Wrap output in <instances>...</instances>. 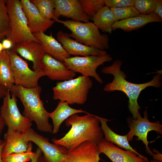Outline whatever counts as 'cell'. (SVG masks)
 Masks as SVG:
<instances>
[{"label": "cell", "instance_id": "6da1fadb", "mask_svg": "<svg viewBox=\"0 0 162 162\" xmlns=\"http://www.w3.org/2000/svg\"><path fill=\"white\" fill-rule=\"evenodd\" d=\"M65 124L71 127L62 138L53 139L54 144L62 146L69 152L86 141H92L97 145L104 138L97 116L89 113L83 116L74 114L65 120Z\"/></svg>", "mask_w": 162, "mask_h": 162}, {"label": "cell", "instance_id": "7a4b0ae2", "mask_svg": "<svg viewBox=\"0 0 162 162\" xmlns=\"http://www.w3.org/2000/svg\"><path fill=\"white\" fill-rule=\"evenodd\" d=\"M122 64V61L117 60L111 65L103 68L101 70L102 73L111 74L114 77L112 82L106 84L103 90L108 92L119 91L124 93L129 99V110L133 115L132 117L136 119L137 113L140 109L137 102L140 93L148 87H160L162 84L161 82L162 71H158L152 80L149 82L143 83L136 84L129 82L126 80V75L121 70Z\"/></svg>", "mask_w": 162, "mask_h": 162}, {"label": "cell", "instance_id": "3957f363", "mask_svg": "<svg viewBox=\"0 0 162 162\" xmlns=\"http://www.w3.org/2000/svg\"><path fill=\"white\" fill-rule=\"evenodd\" d=\"M41 90L39 85L28 88L14 84L10 92L11 94L18 98L22 103L23 116L31 122H34L39 131L52 133L53 128L49 121V112L45 109L40 98Z\"/></svg>", "mask_w": 162, "mask_h": 162}, {"label": "cell", "instance_id": "277c9868", "mask_svg": "<svg viewBox=\"0 0 162 162\" xmlns=\"http://www.w3.org/2000/svg\"><path fill=\"white\" fill-rule=\"evenodd\" d=\"M55 21L68 28L71 32L68 34L69 36L77 41L101 50L109 48V36L106 34H101L98 28L93 22L68 20L58 19Z\"/></svg>", "mask_w": 162, "mask_h": 162}, {"label": "cell", "instance_id": "5b68a950", "mask_svg": "<svg viewBox=\"0 0 162 162\" xmlns=\"http://www.w3.org/2000/svg\"><path fill=\"white\" fill-rule=\"evenodd\" d=\"M93 82L89 77L80 76L75 78L57 82L52 88L53 99L69 104L83 105L86 101Z\"/></svg>", "mask_w": 162, "mask_h": 162}, {"label": "cell", "instance_id": "8992f818", "mask_svg": "<svg viewBox=\"0 0 162 162\" xmlns=\"http://www.w3.org/2000/svg\"><path fill=\"white\" fill-rule=\"evenodd\" d=\"M5 2L10 20V30L6 38L13 45L27 40L40 43L28 27L20 0H5Z\"/></svg>", "mask_w": 162, "mask_h": 162}, {"label": "cell", "instance_id": "52a82bcc", "mask_svg": "<svg viewBox=\"0 0 162 162\" xmlns=\"http://www.w3.org/2000/svg\"><path fill=\"white\" fill-rule=\"evenodd\" d=\"M111 56L108 54L101 56L90 55L85 56H75L64 60V63L69 70L82 76L94 78L99 83L103 81L96 71L97 68L105 62L112 61Z\"/></svg>", "mask_w": 162, "mask_h": 162}, {"label": "cell", "instance_id": "ba28073f", "mask_svg": "<svg viewBox=\"0 0 162 162\" xmlns=\"http://www.w3.org/2000/svg\"><path fill=\"white\" fill-rule=\"evenodd\" d=\"M16 97L8 91L4 98L0 108V116L8 128L26 133L31 128L32 122L20 112L17 104Z\"/></svg>", "mask_w": 162, "mask_h": 162}, {"label": "cell", "instance_id": "9c48e42d", "mask_svg": "<svg viewBox=\"0 0 162 162\" xmlns=\"http://www.w3.org/2000/svg\"><path fill=\"white\" fill-rule=\"evenodd\" d=\"M9 55L14 84L28 88L38 86L39 79L45 76L43 71L31 70L27 62L11 50H9Z\"/></svg>", "mask_w": 162, "mask_h": 162}, {"label": "cell", "instance_id": "30bf717a", "mask_svg": "<svg viewBox=\"0 0 162 162\" xmlns=\"http://www.w3.org/2000/svg\"><path fill=\"white\" fill-rule=\"evenodd\" d=\"M148 113L146 110L144 111V117H142L139 111L136 118H134L129 117L127 121L130 130L126 135L128 142L131 141L134 136L137 137V140H141L146 146V151L152 157L154 153L150 149L147 140L148 133L152 130L162 134V125L158 122H151L148 118Z\"/></svg>", "mask_w": 162, "mask_h": 162}, {"label": "cell", "instance_id": "8fae6325", "mask_svg": "<svg viewBox=\"0 0 162 162\" xmlns=\"http://www.w3.org/2000/svg\"><path fill=\"white\" fill-rule=\"evenodd\" d=\"M30 142L37 145L43 154L46 162H62L69 151L64 146L49 142V139L36 133L31 128L26 132Z\"/></svg>", "mask_w": 162, "mask_h": 162}, {"label": "cell", "instance_id": "7c38bea8", "mask_svg": "<svg viewBox=\"0 0 162 162\" xmlns=\"http://www.w3.org/2000/svg\"><path fill=\"white\" fill-rule=\"evenodd\" d=\"M55 9L53 20L61 16L71 20L84 22H89L90 18L84 12L79 0H54Z\"/></svg>", "mask_w": 162, "mask_h": 162}, {"label": "cell", "instance_id": "4fadbf2b", "mask_svg": "<svg viewBox=\"0 0 162 162\" xmlns=\"http://www.w3.org/2000/svg\"><path fill=\"white\" fill-rule=\"evenodd\" d=\"M42 70L45 76L53 80L64 81L73 79L76 75L69 70L64 62L45 53L42 58Z\"/></svg>", "mask_w": 162, "mask_h": 162}, {"label": "cell", "instance_id": "5bb4252c", "mask_svg": "<svg viewBox=\"0 0 162 162\" xmlns=\"http://www.w3.org/2000/svg\"><path fill=\"white\" fill-rule=\"evenodd\" d=\"M11 50L33 64V70L42 71L41 62L45 53L41 45L34 41L27 40L13 45Z\"/></svg>", "mask_w": 162, "mask_h": 162}, {"label": "cell", "instance_id": "9a60e30c", "mask_svg": "<svg viewBox=\"0 0 162 162\" xmlns=\"http://www.w3.org/2000/svg\"><path fill=\"white\" fill-rule=\"evenodd\" d=\"M22 9L26 18L28 27L32 33H44L56 22L45 18L29 0H21Z\"/></svg>", "mask_w": 162, "mask_h": 162}, {"label": "cell", "instance_id": "2e32d148", "mask_svg": "<svg viewBox=\"0 0 162 162\" xmlns=\"http://www.w3.org/2000/svg\"><path fill=\"white\" fill-rule=\"evenodd\" d=\"M56 38L70 56H81L90 55L101 56L108 54L105 50H101L88 46L77 41L70 38L68 34L62 31H59L58 32Z\"/></svg>", "mask_w": 162, "mask_h": 162}, {"label": "cell", "instance_id": "e0dca14e", "mask_svg": "<svg viewBox=\"0 0 162 162\" xmlns=\"http://www.w3.org/2000/svg\"><path fill=\"white\" fill-rule=\"evenodd\" d=\"M101 153L106 155L112 162H149L130 150L125 151L103 139L97 145Z\"/></svg>", "mask_w": 162, "mask_h": 162}, {"label": "cell", "instance_id": "ac0fdd59", "mask_svg": "<svg viewBox=\"0 0 162 162\" xmlns=\"http://www.w3.org/2000/svg\"><path fill=\"white\" fill-rule=\"evenodd\" d=\"M100 154L96 143L86 141L69 152L62 162H99Z\"/></svg>", "mask_w": 162, "mask_h": 162}, {"label": "cell", "instance_id": "d6986e66", "mask_svg": "<svg viewBox=\"0 0 162 162\" xmlns=\"http://www.w3.org/2000/svg\"><path fill=\"white\" fill-rule=\"evenodd\" d=\"M5 143L3 150L2 157L13 153L26 152L29 141L26 133L8 129L4 134Z\"/></svg>", "mask_w": 162, "mask_h": 162}, {"label": "cell", "instance_id": "ffe728a7", "mask_svg": "<svg viewBox=\"0 0 162 162\" xmlns=\"http://www.w3.org/2000/svg\"><path fill=\"white\" fill-rule=\"evenodd\" d=\"M33 34L42 46L45 52L55 59L63 62L64 59L71 57L61 44L53 37L52 33L50 35L42 32Z\"/></svg>", "mask_w": 162, "mask_h": 162}, {"label": "cell", "instance_id": "44dd1931", "mask_svg": "<svg viewBox=\"0 0 162 162\" xmlns=\"http://www.w3.org/2000/svg\"><path fill=\"white\" fill-rule=\"evenodd\" d=\"M162 22V18L155 13L148 15L141 14L115 22L112 26V30L115 31L120 29L129 32L137 30L149 23Z\"/></svg>", "mask_w": 162, "mask_h": 162}, {"label": "cell", "instance_id": "7402d4cb", "mask_svg": "<svg viewBox=\"0 0 162 162\" xmlns=\"http://www.w3.org/2000/svg\"><path fill=\"white\" fill-rule=\"evenodd\" d=\"M67 103L60 101L55 109L49 112V117L52 121L53 127L52 133L57 134L61 124L71 116L80 113H88L82 109H76L70 107Z\"/></svg>", "mask_w": 162, "mask_h": 162}, {"label": "cell", "instance_id": "603a6c76", "mask_svg": "<svg viewBox=\"0 0 162 162\" xmlns=\"http://www.w3.org/2000/svg\"><path fill=\"white\" fill-rule=\"evenodd\" d=\"M97 117L101 124V128L104 136V139L105 140L116 145L126 150L131 151L136 153L138 156L148 160V158L138 153L130 146L126 135H120L113 131L107 124L108 120L98 116Z\"/></svg>", "mask_w": 162, "mask_h": 162}, {"label": "cell", "instance_id": "cb8c5ba5", "mask_svg": "<svg viewBox=\"0 0 162 162\" xmlns=\"http://www.w3.org/2000/svg\"><path fill=\"white\" fill-rule=\"evenodd\" d=\"M93 23L102 32L111 34L115 22L114 15L110 8L105 5L92 18Z\"/></svg>", "mask_w": 162, "mask_h": 162}, {"label": "cell", "instance_id": "d4e9b609", "mask_svg": "<svg viewBox=\"0 0 162 162\" xmlns=\"http://www.w3.org/2000/svg\"><path fill=\"white\" fill-rule=\"evenodd\" d=\"M0 83L10 91L14 84L10 67L9 50L0 52Z\"/></svg>", "mask_w": 162, "mask_h": 162}, {"label": "cell", "instance_id": "484cf974", "mask_svg": "<svg viewBox=\"0 0 162 162\" xmlns=\"http://www.w3.org/2000/svg\"><path fill=\"white\" fill-rule=\"evenodd\" d=\"M40 13L46 19H53L55 9L54 0H31Z\"/></svg>", "mask_w": 162, "mask_h": 162}, {"label": "cell", "instance_id": "4316f807", "mask_svg": "<svg viewBox=\"0 0 162 162\" xmlns=\"http://www.w3.org/2000/svg\"><path fill=\"white\" fill-rule=\"evenodd\" d=\"M84 12L90 18L105 5L104 0H79Z\"/></svg>", "mask_w": 162, "mask_h": 162}, {"label": "cell", "instance_id": "83f0119b", "mask_svg": "<svg viewBox=\"0 0 162 162\" xmlns=\"http://www.w3.org/2000/svg\"><path fill=\"white\" fill-rule=\"evenodd\" d=\"M32 145L29 142L26 152L18 153H13L2 158L3 162H27L31 160L34 152H32Z\"/></svg>", "mask_w": 162, "mask_h": 162}, {"label": "cell", "instance_id": "f1b7e54d", "mask_svg": "<svg viewBox=\"0 0 162 162\" xmlns=\"http://www.w3.org/2000/svg\"><path fill=\"white\" fill-rule=\"evenodd\" d=\"M110 9L114 15L115 22L141 14L134 6Z\"/></svg>", "mask_w": 162, "mask_h": 162}, {"label": "cell", "instance_id": "f546056e", "mask_svg": "<svg viewBox=\"0 0 162 162\" xmlns=\"http://www.w3.org/2000/svg\"><path fill=\"white\" fill-rule=\"evenodd\" d=\"M10 22L5 0H0V32L6 36L10 31Z\"/></svg>", "mask_w": 162, "mask_h": 162}, {"label": "cell", "instance_id": "4dcf8cb0", "mask_svg": "<svg viewBox=\"0 0 162 162\" xmlns=\"http://www.w3.org/2000/svg\"><path fill=\"white\" fill-rule=\"evenodd\" d=\"M157 0H135L134 6L141 14H151L154 13Z\"/></svg>", "mask_w": 162, "mask_h": 162}, {"label": "cell", "instance_id": "1f68e13d", "mask_svg": "<svg viewBox=\"0 0 162 162\" xmlns=\"http://www.w3.org/2000/svg\"><path fill=\"white\" fill-rule=\"evenodd\" d=\"M135 1V0H104L105 5L110 8L134 6Z\"/></svg>", "mask_w": 162, "mask_h": 162}, {"label": "cell", "instance_id": "d6a6232c", "mask_svg": "<svg viewBox=\"0 0 162 162\" xmlns=\"http://www.w3.org/2000/svg\"><path fill=\"white\" fill-rule=\"evenodd\" d=\"M154 13L162 18V0H158L154 10Z\"/></svg>", "mask_w": 162, "mask_h": 162}, {"label": "cell", "instance_id": "836d02e7", "mask_svg": "<svg viewBox=\"0 0 162 162\" xmlns=\"http://www.w3.org/2000/svg\"><path fill=\"white\" fill-rule=\"evenodd\" d=\"M2 43L4 50L9 49L12 48L13 46V44L12 41L7 38L5 39H4Z\"/></svg>", "mask_w": 162, "mask_h": 162}, {"label": "cell", "instance_id": "e575fe53", "mask_svg": "<svg viewBox=\"0 0 162 162\" xmlns=\"http://www.w3.org/2000/svg\"><path fill=\"white\" fill-rule=\"evenodd\" d=\"M42 151L38 147L34 152V155L31 158V162H38V160L40 157L42 156Z\"/></svg>", "mask_w": 162, "mask_h": 162}, {"label": "cell", "instance_id": "d590c367", "mask_svg": "<svg viewBox=\"0 0 162 162\" xmlns=\"http://www.w3.org/2000/svg\"><path fill=\"white\" fill-rule=\"evenodd\" d=\"M154 154L152 156L153 160H157L160 162H162V154L160 153L156 149H153Z\"/></svg>", "mask_w": 162, "mask_h": 162}, {"label": "cell", "instance_id": "8d00e7d4", "mask_svg": "<svg viewBox=\"0 0 162 162\" xmlns=\"http://www.w3.org/2000/svg\"><path fill=\"white\" fill-rule=\"evenodd\" d=\"M8 91L0 83V99L4 98Z\"/></svg>", "mask_w": 162, "mask_h": 162}, {"label": "cell", "instance_id": "74e56055", "mask_svg": "<svg viewBox=\"0 0 162 162\" xmlns=\"http://www.w3.org/2000/svg\"><path fill=\"white\" fill-rule=\"evenodd\" d=\"M5 124L0 116V137L2 131L4 128ZM4 142V141H3L2 140L0 137V145L3 143Z\"/></svg>", "mask_w": 162, "mask_h": 162}, {"label": "cell", "instance_id": "f35d334b", "mask_svg": "<svg viewBox=\"0 0 162 162\" xmlns=\"http://www.w3.org/2000/svg\"><path fill=\"white\" fill-rule=\"evenodd\" d=\"M5 142L4 141V142L3 143L0 145V162H3L2 157V153L3 150L5 145Z\"/></svg>", "mask_w": 162, "mask_h": 162}, {"label": "cell", "instance_id": "ab89813d", "mask_svg": "<svg viewBox=\"0 0 162 162\" xmlns=\"http://www.w3.org/2000/svg\"><path fill=\"white\" fill-rule=\"evenodd\" d=\"M6 36L5 34L2 33L0 32V41L3 40L4 37Z\"/></svg>", "mask_w": 162, "mask_h": 162}, {"label": "cell", "instance_id": "60d3db41", "mask_svg": "<svg viewBox=\"0 0 162 162\" xmlns=\"http://www.w3.org/2000/svg\"><path fill=\"white\" fill-rule=\"evenodd\" d=\"M38 162H46L45 159H44L43 156H41L39 158Z\"/></svg>", "mask_w": 162, "mask_h": 162}, {"label": "cell", "instance_id": "b9f144b4", "mask_svg": "<svg viewBox=\"0 0 162 162\" xmlns=\"http://www.w3.org/2000/svg\"><path fill=\"white\" fill-rule=\"evenodd\" d=\"M4 49L2 43L0 42V52L3 50Z\"/></svg>", "mask_w": 162, "mask_h": 162}, {"label": "cell", "instance_id": "7bdbcfd3", "mask_svg": "<svg viewBox=\"0 0 162 162\" xmlns=\"http://www.w3.org/2000/svg\"><path fill=\"white\" fill-rule=\"evenodd\" d=\"M149 162H160L157 160H150Z\"/></svg>", "mask_w": 162, "mask_h": 162}]
</instances>
